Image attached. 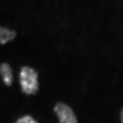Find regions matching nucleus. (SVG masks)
<instances>
[{
	"instance_id": "nucleus-5",
	"label": "nucleus",
	"mask_w": 123,
	"mask_h": 123,
	"mask_svg": "<svg viewBox=\"0 0 123 123\" xmlns=\"http://www.w3.org/2000/svg\"><path fill=\"white\" fill-rule=\"evenodd\" d=\"M15 123H38L36 119H33L31 116H29V115H25V116H22V118H19Z\"/></svg>"
},
{
	"instance_id": "nucleus-2",
	"label": "nucleus",
	"mask_w": 123,
	"mask_h": 123,
	"mask_svg": "<svg viewBox=\"0 0 123 123\" xmlns=\"http://www.w3.org/2000/svg\"><path fill=\"white\" fill-rule=\"evenodd\" d=\"M55 114L59 119V123H78L74 111L64 103H57L55 105Z\"/></svg>"
},
{
	"instance_id": "nucleus-4",
	"label": "nucleus",
	"mask_w": 123,
	"mask_h": 123,
	"mask_svg": "<svg viewBox=\"0 0 123 123\" xmlns=\"http://www.w3.org/2000/svg\"><path fill=\"white\" fill-rule=\"evenodd\" d=\"M17 37V33L8 27L0 26V44H7L11 40H14Z\"/></svg>"
},
{
	"instance_id": "nucleus-3",
	"label": "nucleus",
	"mask_w": 123,
	"mask_h": 123,
	"mask_svg": "<svg viewBox=\"0 0 123 123\" xmlns=\"http://www.w3.org/2000/svg\"><path fill=\"white\" fill-rule=\"evenodd\" d=\"M0 74H1L3 82H4L7 86H10V85L12 84V70H11V67H10L7 63L0 64Z\"/></svg>"
},
{
	"instance_id": "nucleus-6",
	"label": "nucleus",
	"mask_w": 123,
	"mask_h": 123,
	"mask_svg": "<svg viewBox=\"0 0 123 123\" xmlns=\"http://www.w3.org/2000/svg\"><path fill=\"white\" fill-rule=\"evenodd\" d=\"M120 119H122V123H123V108H122V112H120Z\"/></svg>"
},
{
	"instance_id": "nucleus-1",
	"label": "nucleus",
	"mask_w": 123,
	"mask_h": 123,
	"mask_svg": "<svg viewBox=\"0 0 123 123\" xmlns=\"http://www.w3.org/2000/svg\"><path fill=\"white\" fill-rule=\"evenodd\" d=\"M21 88L25 94H36L38 92V75L31 67H22L21 74Z\"/></svg>"
}]
</instances>
